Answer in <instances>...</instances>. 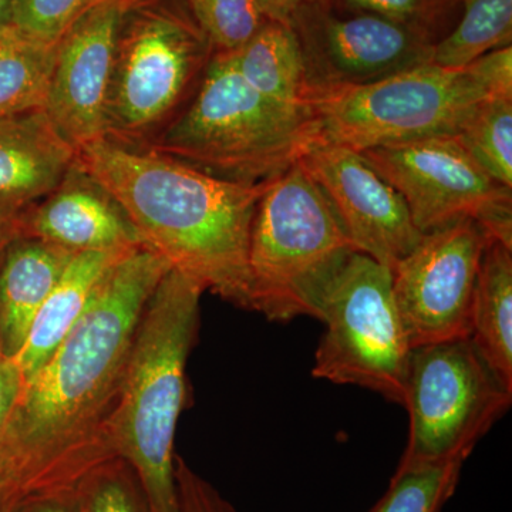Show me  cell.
<instances>
[{
  "label": "cell",
  "mask_w": 512,
  "mask_h": 512,
  "mask_svg": "<svg viewBox=\"0 0 512 512\" xmlns=\"http://www.w3.org/2000/svg\"><path fill=\"white\" fill-rule=\"evenodd\" d=\"M266 20L292 26L305 10L332 0H255Z\"/></svg>",
  "instance_id": "d6a6232c"
},
{
  "label": "cell",
  "mask_w": 512,
  "mask_h": 512,
  "mask_svg": "<svg viewBox=\"0 0 512 512\" xmlns=\"http://www.w3.org/2000/svg\"><path fill=\"white\" fill-rule=\"evenodd\" d=\"M478 165L512 190V100H488L454 134Z\"/></svg>",
  "instance_id": "603a6c76"
},
{
  "label": "cell",
  "mask_w": 512,
  "mask_h": 512,
  "mask_svg": "<svg viewBox=\"0 0 512 512\" xmlns=\"http://www.w3.org/2000/svg\"><path fill=\"white\" fill-rule=\"evenodd\" d=\"M77 161L116 198L144 248L237 308L251 311L248 249L268 181L222 180L148 144L103 137Z\"/></svg>",
  "instance_id": "7a4b0ae2"
},
{
  "label": "cell",
  "mask_w": 512,
  "mask_h": 512,
  "mask_svg": "<svg viewBox=\"0 0 512 512\" xmlns=\"http://www.w3.org/2000/svg\"><path fill=\"white\" fill-rule=\"evenodd\" d=\"M120 2H123L124 5L128 6L130 3L137 2V0H120Z\"/></svg>",
  "instance_id": "8d00e7d4"
},
{
  "label": "cell",
  "mask_w": 512,
  "mask_h": 512,
  "mask_svg": "<svg viewBox=\"0 0 512 512\" xmlns=\"http://www.w3.org/2000/svg\"><path fill=\"white\" fill-rule=\"evenodd\" d=\"M22 387V373H20L15 360L0 355V441H2L3 433H5L6 426H8L10 413H12ZM0 487H2V484H0Z\"/></svg>",
  "instance_id": "4dcf8cb0"
},
{
  "label": "cell",
  "mask_w": 512,
  "mask_h": 512,
  "mask_svg": "<svg viewBox=\"0 0 512 512\" xmlns=\"http://www.w3.org/2000/svg\"><path fill=\"white\" fill-rule=\"evenodd\" d=\"M490 235L471 220L421 237L392 269L397 311L412 348L470 338L481 256Z\"/></svg>",
  "instance_id": "8fae6325"
},
{
  "label": "cell",
  "mask_w": 512,
  "mask_h": 512,
  "mask_svg": "<svg viewBox=\"0 0 512 512\" xmlns=\"http://www.w3.org/2000/svg\"><path fill=\"white\" fill-rule=\"evenodd\" d=\"M214 52H237L266 19L255 0H185Z\"/></svg>",
  "instance_id": "484cf974"
},
{
  "label": "cell",
  "mask_w": 512,
  "mask_h": 512,
  "mask_svg": "<svg viewBox=\"0 0 512 512\" xmlns=\"http://www.w3.org/2000/svg\"><path fill=\"white\" fill-rule=\"evenodd\" d=\"M73 494L79 512H150L136 471L117 456L86 474Z\"/></svg>",
  "instance_id": "d4e9b609"
},
{
  "label": "cell",
  "mask_w": 512,
  "mask_h": 512,
  "mask_svg": "<svg viewBox=\"0 0 512 512\" xmlns=\"http://www.w3.org/2000/svg\"><path fill=\"white\" fill-rule=\"evenodd\" d=\"M73 255L36 238L16 237L6 247L0 261V355L19 356L37 312Z\"/></svg>",
  "instance_id": "e0dca14e"
},
{
  "label": "cell",
  "mask_w": 512,
  "mask_h": 512,
  "mask_svg": "<svg viewBox=\"0 0 512 512\" xmlns=\"http://www.w3.org/2000/svg\"><path fill=\"white\" fill-rule=\"evenodd\" d=\"M234 53L238 72L266 99L311 114L308 67L295 29L266 20L254 37Z\"/></svg>",
  "instance_id": "d6986e66"
},
{
  "label": "cell",
  "mask_w": 512,
  "mask_h": 512,
  "mask_svg": "<svg viewBox=\"0 0 512 512\" xmlns=\"http://www.w3.org/2000/svg\"><path fill=\"white\" fill-rule=\"evenodd\" d=\"M315 319L325 333L313 377L363 387L403 406L413 348L394 301L392 269L353 252L323 289Z\"/></svg>",
  "instance_id": "9c48e42d"
},
{
  "label": "cell",
  "mask_w": 512,
  "mask_h": 512,
  "mask_svg": "<svg viewBox=\"0 0 512 512\" xmlns=\"http://www.w3.org/2000/svg\"><path fill=\"white\" fill-rule=\"evenodd\" d=\"M349 12L370 13L420 30L436 40L437 30L457 3L453 0H332Z\"/></svg>",
  "instance_id": "83f0119b"
},
{
  "label": "cell",
  "mask_w": 512,
  "mask_h": 512,
  "mask_svg": "<svg viewBox=\"0 0 512 512\" xmlns=\"http://www.w3.org/2000/svg\"><path fill=\"white\" fill-rule=\"evenodd\" d=\"M133 251L80 252L72 256L55 288L37 312L25 346L15 359L23 383L32 379L59 348L86 311L104 276Z\"/></svg>",
  "instance_id": "ac0fdd59"
},
{
  "label": "cell",
  "mask_w": 512,
  "mask_h": 512,
  "mask_svg": "<svg viewBox=\"0 0 512 512\" xmlns=\"http://www.w3.org/2000/svg\"><path fill=\"white\" fill-rule=\"evenodd\" d=\"M56 46L13 35L0 39V116L43 109Z\"/></svg>",
  "instance_id": "7402d4cb"
},
{
  "label": "cell",
  "mask_w": 512,
  "mask_h": 512,
  "mask_svg": "<svg viewBox=\"0 0 512 512\" xmlns=\"http://www.w3.org/2000/svg\"><path fill=\"white\" fill-rule=\"evenodd\" d=\"M124 5L94 0L57 42L43 110L76 150L106 136L107 99Z\"/></svg>",
  "instance_id": "5bb4252c"
},
{
  "label": "cell",
  "mask_w": 512,
  "mask_h": 512,
  "mask_svg": "<svg viewBox=\"0 0 512 512\" xmlns=\"http://www.w3.org/2000/svg\"><path fill=\"white\" fill-rule=\"evenodd\" d=\"M94 0H12L10 35L55 46Z\"/></svg>",
  "instance_id": "4316f807"
},
{
  "label": "cell",
  "mask_w": 512,
  "mask_h": 512,
  "mask_svg": "<svg viewBox=\"0 0 512 512\" xmlns=\"http://www.w3.org/2000/svg\"><path fill=\"white\" fill-rule=\"evenodd\" d=\"M76 158L45 110L0 116V205L32 207L55 190Z\"/></svg>",
  "instance_id": "2e32d148"
},
{
  "label": "cell",
  "mask_w": 512,
  "mask_h": 512,
  "mask_svg": "<svg viewBox=\"0 0 512 512\" xmlns=\"http://www.w3.org/2000/svg\"><path fill=\"white\" fill-rule=\"evenodd\" d=\"M456 28L436 40L430 63L446 69H464L474 60L511 46L512 0H464Z\"/></svg>",
  "instance_id": "44dd1931"
},
{
  "label": "cell",
  "mask_w": 512,
  "mask_h": 512,
  "mask_svg": "<svg viewBox=\"0 0 512 512\" xmlns=\"http://www.w3.org/2000/svg\"><path fill=\"white\" fill-rule=\"evenodd\" d=\"M497 99L512 100V46L493 50L468 64Z\"/></svg>",
  "instance_id": "f546056e"
},
{
  "label": "cell",
  "mask_w": 512,
  "mask_h": 512,
  "mask_svg": "<svg viewBox=\"0 0 512 512\" xmlns=\"http://www.w3.org/2000/svg\"><path fill=\"white\" fill-rule=\"evenodd\" d=\"M402 195L421 234L471 220L512 245V190L485 173L454 134L360 151Z\"/></svg>",
  "instance_id": "30bf717a"
},
{
  "label": "cell",
  "mask_w": 512,
  "mask_h": 512,
  "mask_svg": "<svg viewBox=\"0 0 512 512\" xmlns=\"http://www.w3.org/2000/svg\"><path fill=\"white\" fill-rule=\"evenodd\" d=\"M464 463L396 470L386 494L369 512H443L456 493Z\"/></svg>",
  "instance_id": "cb8c5ba5"
},
{
  "label": "cell",
  "mask_w": 512,
  "mask_h": 512,
  "mask_svg": "<svg viewBox=\"0 0 512 512\" xmlns=\"http://www.w3.org/2000/svg\"><path fill=\"white\" fill-rule=\"evenodd\" d=\"M6 247H8V245H6ZM6 247L0 249V261H2L3 252H5Z\"/></svg>",
  "instance_id": "74e56055"
},
{
  "label": "cell",
  "mask_w": 512,
  "mask_h": 512,
  "mask_svg": "<svg viewBox=\"0 0 512 512\" xmlns=\"http://www.w3.org/2000/svg\"><path fill=\"white\" fill-rule=\"evenodd\" d=\"M204 289L170 269L138 322L110 421L114 454L136 471L150 512H178L174 440Z\"/></svg>",
  "instance_id": "3957f363"
},
{
  "label": "cell",
  "mask_w": 512,
  "mask_h": 512,
  "mask_svg": "<svg viewBox=\"0 0 512 512\" xmlns=\"http://www.w3.org/2000/svg\"><path fill=\"white\" fill-rule=\"evenodd\" d=\"M22 212L0 205V249L19 237V218Z\"/></svg>",
  "instance_id": "836d02e7"
},
{
  "label": "cell",
  "mask_w": 512,
  "mask_h": 512,
  "mask_svg": "<svg viewBox=\"0 0 512 512\" xmlns=\"http://www.w3.org/2000/svg\"><path fill=\"white\" fill-rule=\"evenodd\" d=\"M8 497H6L5 491L0 487V512H5L8 508Z\"/></svg>",
  "instance_id": "d590c367"
},
{
  "label": "cell",
  "mask_w": 512,
  "mask_h": 512,
  "mask_svg": "<svg viewBox=\"0 0 512 512\" xmlns=\"http://www.w3.org/2000/svg\"><path fill=\"white\" fill-rule=\"evenodd\" d=\"M495 97L470 66L426 63L380 82L311 86L308 109L319 144L367 148L457 134Z\"/></svg>",
  "instance_id": "52a82bcc"
},
{
  "label": "cell",
  "mask_w": 512,
  "mask_h": 512,
  "mask_svg": "<svg viewBox=\"0 0 512 512\" xmlns=\"http://www.w3.org/2000/svg\"><path fill=\"white\" fill-rule=\"evenodd\" d=\"M292 28L301 42L311 86L380 82L430 63L436 40L370 13L338 15L332 2L305 10Z\"/></svg>",
  "instance_id": "7c38bea8"
},
{
  "label": "cell",
  "mask_w": 512,
  "mask_h": 512,
  "mask_svg": "<svg viewBox=\"0 0 512 512\" xmlns=\"http://www.w3.org/2000/svg\"><path fill=\"white\" fill-rule=\"evenodd\" d=\"M147 144L222 180L259 184L298 163L319 131L311 114L252 89L234 53L214 52L190 100Z\"/></svg>",
  "instance_id": "277c9868"
},
{
  "label": "cell",
  "mask_w": 512,
  "mask_h": 512,
  "mask_svg": "<svg viewBox=\"0 0 512 512\" xmlns=\"http://www.w3.org/2000/svg\"><path fill=\"white\" fill-rule=\"evenodd\" d=\"M10 15L12 0H0V39L10 35Z\"/></svg>",
  "instance_id": "e575fe53"
},
{
  "label": "cell",
  "mask_w": 512,
  "mask_h": 512,
  "mask_svg": "<svg viewBox=\"0 0 512 512\" xmlns=\"http://www.w3.org/2000/svg\"><path fill=\"white\" fill-rule=\"evenodd\" d=\"M5 512H79L72 493L30 494L8 505Z\"/></svg>",
  "instance_id": "1f68e13d"
},
{
  "label": "cell",
  "mask_w": 512,
  "mask_h": 512,
  "mask_svg": "<svg viewBox=\"0 0 512 512\" xmlns=\"http://www.w3.org/2000/svg\"><path fill=\"white\" fill-rule=\"evenodd\" d=\"M511 403L512 387L470 338L414 348L403 400L409 440L397 470L466 461Z\"/></svg>",
  "instance_id": "ba28073f"
},
{
  "label": "cell",
  "mask_w": 512,
  "mask_h": 512,
  "mask_svg": "<svg viewBox=\"0 0 512 512\" xmlns=\"http://www.w3.org/2000/svg\"><path fill=\"white\" fill-rule=\"evenodd\" d=\"M174 476L178 512H235L210 483L195 474L178 456H175Z\"/></svg>",
  "instance_id": "f1b7e54d"
},
{
  "label": "cell",
  "mask_w": 512,
  "mask_h": 512,
  "mask_svg": "<svg viewBox=\"0 0 512 512\" xmlns=\"http://www.w3.org/2000/svg\"><path fill=\"white\" fill-rule=\"evenodd\" d=\"M454 3H457V5H461V3L464 2V0H453Z\"/></svg>",
  "instance_id": "f35d334b"
},
{
  "label": "cell",
  "mask_w": 512,
  "mask_h": 512,
  "mask_svg": "<svg viewBox=\"0 0 512 512\" xmlns=\"http://www.w3.org/2000/svg\"><path fill=\"white\" fill-rule=\"evenodd\" d=\"M470 339L512 387V245L490 238L481 256Z\"/></svg>",
  "instance_id": "ffe728a7"
},
{
  "label": "cell",
  "mask_w": 512,
  "mask_h": 512,
  "mask_svg": "<svg viewBox=\"0 0 512 512\" xmlns=\"http://www.w3.org/2000/svg\"><path fill=\"white\" fill-rule=\"evenodd\" d=\"M19 237L40 239L72 254L143 247L119 202L77 158L55 190L20 214Z\"/></svg>",
  "instance_id": "9a60e30c"
},
{
  "label": "cell",
  "mask_w": 512,
  "mask_h": 512,
  "mask_svg": "<svg viewBox=\"0 0 512 512\" xmlns=\"http://www.w3.org/2000/svg\"><path fill=\"white\" fill-rule=\"evenodd\" d=\"M171 266L141 247L104 276L50 359L23 383L0 441L9 504L30 494L72 493L116 457L110 421L147 302Z\"/></svg>",
  "instance_id": "6da1fadb"
},
{
  "label": "cell",
  "mask_w": 512,
  "mask_h": 512,
  "mask_svg": "<svg viewBox=\"0 0 512 512\" xmlns=\"http://www.w3.org/2000/svg\"><path fill=\"white\" fill-rule=\"evenodd\" d=\"M353 252L299 160L268 181L256 205L248 249L251 311L274 322L315 318L323 289Z\"/></svg>",
  "instance_id": "5b68a950"
},
{
  "label": "cell",
  "mask_w": 512,
  "mask_h": 512,
  "mask_svg": "<svg viewBox=\"0 0 512 512\" xmlns=\"http://www.w3.org/2000/svg\"><path fill=\"white\" fill-rule=\"evenodd\" d=\"M214 55L185 0L124 8L107 99L106 136L147 144L180 113Z\"/></svg>",
  "instance_id": "8992f818"
},
{
  "label": "cell",
  "mask_w": 512,
  "mask_h": 512,
  "mask_svg": "<svg viewBox=\"0 0 512 512\" xmlns=\"http://www.w3.org/2000/svg\"><path fill=\"white\" fill-rule=\"evenodd\" d=\"M301 164L357 252L393 269L417 247L423 234L402 195L359 151L316 144Z\"/></svg>",
  "instance_id": "4fadbf2b"
}]
</instances>
